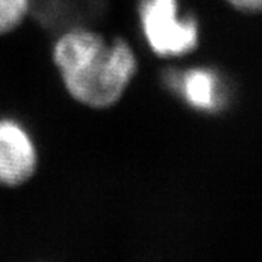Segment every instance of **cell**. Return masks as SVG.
<instances>
[{"instance_id":"cell-3","label":"cell","mask_w":262,"mask_h":262,"mask_svg":"<svg viewBox=\"0 0 262 262\" xmlns=\"http://www.w3.org/2000/svg\"><path fill=\"white\" fill-rule=\"evenodd\" d=\"M35 144L19 122L0 118V187L24 185L37 170Z\"/></svg>"},{"instance_id":"cell-1","label":"cell","mask_w":262,"mask_h":262,"mask_svg":"<svg viewBox=\"0 0 262 262\" xmlns=\"http://www.w3.org/2000/svg\"><path fill=\"white\" fill-rule=\"evenodd\" d=\"M53 58L69 95L94 110L114 106L137 73V58L127 41H108L82 27L67 29L58 37Z\"/></svg>"},{"instance_id":"cell-4","label":"cell","mask_w":262,"mask_h":262,"mask_svg":"<svg viewBox=\"0 0 262 262\" xmlns=\"http://www.w3.org/2000/svg\"><path fill=\"white\" fill-rule=\"evenodd\" d=\"M179 88L188 102L196 110L210 111L219 103L217 77L204 69H192L184 73Z\"/></svg>"},{"instance_id":"cell-5","label":"cell","mask_w":262,"mask_h":262,"mask_svg":"<svg viewBox=\"0 0 262 262\" xmlns=\"http://www.w3.org/2000/svg\"><path fill=\"white\" fill-rule=\"evenodd\" d=\"M29 10V0H0V37L18 28Z\"/></svg>"},{"instance_id":"cell-6","label":"cell","mask_w":262,"mask_h":262,"mask_svg":"<svg viewBox=\"0 0 262 262\" xmlns=\"http://www.w3.org/2000/svg\"><path fill=\"white\" fill-rule=\"evenodd\" d=\"M233 8L248 12V13H255V12H262V0H227Z\"/></svg>"},{"instance_id":"cell-2","label":"cell","mask_w":262,"mask_h":262,"mask_svg":"<svg viewBox=\"0 0 262 262\" xmlns=\"http://www.w3.org/2000/svg\"><path fill=\"white\" fill-rule=\"evenodd\" d=\"M139 13L143 35L156 56H185L198 46L196 22L181 18L178 0H141Z\"/></svg>"}]
</instances>
